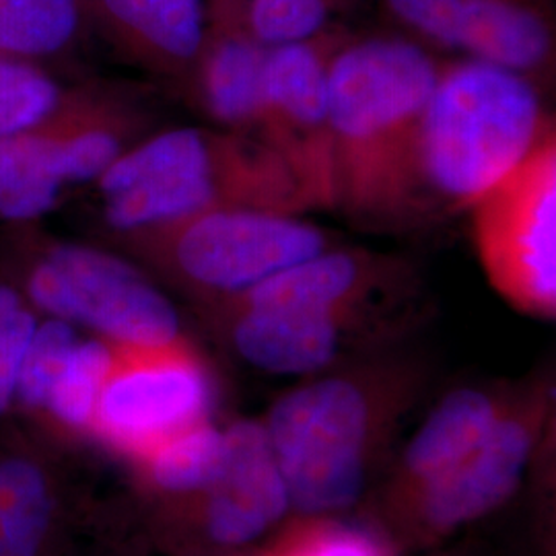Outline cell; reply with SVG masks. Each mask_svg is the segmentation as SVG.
I'll list each match as a JSON object with an SVG mask.
<instances>
[{
	"instance_id": "cell-1",
	"label": "cell",
	"mask_w": 556,
	"mask_h": 556,
	"mask_svg": "<svg viewBox=\"0 0 556 556\" xmlns=\"http://www.w3.org/2000/svg\"><path fill=\"white\" fill-rule=\"evenodd\" d=\"M431 383L417 353L390 346L309 376L262 418L295 517H340L388 468L400 425Z\"/></svg>"
},
{
	"instance_id": "cell-2",
	"label": "cell",
	"mask_w": 556,
	"mask_h": 556,
	"mask_svg": "<svg viewBox=\"0 0 556 556\" xmlns=\"http://www.w3.org/2000/svg\"><path fill=\"white\" fill-rule=\"evenodd\" d=\"M439 71L420 41L371 36L338 46L328 75L332 211L378 227L417 220L418 128Z\"/></svg>"
},
{
	"instance_id": "cell-3",
	"label": "cell",
	"mask_w": 556,
	"mask_h": 556,
	"mask_svg": "<svg viewBox=\"0 0 556 556\" xmlns=\"http://www.w3.org/2000/svg\"><path fill=\"white\" fill-rule=\"evenodd\" d=\"M93 186L116 236L223 208L314 211L278 153L219 128H169L139 139Z\"/></svg>"
},
{
	"instance_id": "cell-4",
	"label": "cell",
	"mask_w": 556,
	"mask_h": 556,
	"mask_svg": "<svg viewBox=\"0 0 556 556\" xmlns=\"http://www.w3.org/2000/svg\"><path fill=\"white\" fill-rule=\"evenodd\" d=\"M555 122L534 80L480 60L441 62L415 151V215L468 211Z\"/></svg>"
},
{
	"instance_id": "cell-5",
	"label": "cell",
	"mask_w": 556,
	"mask_h": 556,
	"mask_svg": "<svg viewBox=\"0 0 556 556\" xmlns=\"http://www.w3.org/2000/svg\"><path fill=\"white\" fill-rule=\"evenodd\" d=\"M144 270L155 273L199 309L337 245L299 215L223 208L118 236Z\"/></svg>"
},
{
	"instance_id": "cell-6",
	"label": "cell",
	"mask_w": 556,
	"mask_h": 556,
	"mask_svg": "<svg viewBox=\"0 0 556 556\" xmlns=\"http://www.w3.org/2000/svg\"><path fill=\"white\" fill-rule=\"evenodd\" d=\"M144 128L139 105L101 85L62 89L36 122L0 139V220L29 225L93 184Z\"/></svg>"
},
{
	"instance_id": "cell-7",
	"label": "cell",
	"mask_w": 556,
	"mask_h": 556,
	"mask_svg": "<svg viewBox=\"0 0 556 556\" xmlns=\"http://www.w3.org/2000/svg\"><path fill=\"white\" fill-rule=\"evenodd\" d=\"M15 239V287L34 312L85 326L116 344L153 346L184 338L174 303L139 264L31 231Z\"/></svg>"
},
{
	"instance_id": "cell-8",
	"label": "cell",
	"mask_w": 556,
	"mask_h": 556,
	"mask_svg": "<svg viewBox=\"0 0 556 556\" xmlns=\"http://www.w3.org/2000/svg\"><path fill=\"white\" fill-rule=\"evenodd\" d=\"M555 427V378L516 381L505 410L477 447L383 532L394 548L433 546L514 497Z\"/></svg>"
},
{
	"instance_id": "cell-9",
	"label": "cell",
	"mask_w": 556,
	"mask_h": 556,
	"mask_svg": "<svg viewBox=\"0 0 556 556\" xmlns=\"http://www.w3.org/2000/svg\"><path fill=\"white\" fill-rule=\"evenodd\" d=\"M468 213L478 262L491 287L517 312L555 319V130Z\"/></svg>"
},
{
	"instance_id": "cell-10",
	"label": "cell",
	"mask_w": 556,
	"mask_h": 556,
	"mask_svg": "<svg viewBox=\"0 0 556 556\" xmlns=\"http://www.w3.org/2000/svg\"><path fill=\"white\" fill-rule=\"evenodd\" d=\"M91 431L124 456L140 457L208 420L215 379L199 351L179 338L167 344H116Z\"/></svg>"
},
{
	"instance_id": "cell-11",
	"label": "cell",
	"mask_w": 556,
	"mask_h": 556,
	"mask_svg": "<svg viewBox=\"0 0 556 556\" xmlns=\"http://www.w3.org/2000/svg\"><path fill=\"white\" fill-rule=\"evenodd\" d=\"M202 316L250 367L301 378L378 351L386 337L397 330L390 312L215 307Z\"/></svg>"
},
{
	"instance_id": "cell-12",
	"label": "cell",
	"mask_w": 556,
	"mask_h": 556,
	"mask_svg": "<svg viewBox=\"0 0 556 556\" xmlns=\"http://www.w3.org/2000/svg\"><path fill=\"white\" fill-rule=\"evenodd\" d=\"M342 38L319 31L268 46L264 71V144L289 165L312 208L334 206L328 75Z\"/></svg>"
},
{
	"instance_id": "cell-13",
	"label": "cell",
	"mask_w": 556,
	"mask_h": 556,
	"mask_svg": "<svg viewBox=\"0 0 556 556\" xmlns=\"http://www.w3.org/2000/svg\"><path fill=\"white\" fill-rule=\"evenodd\" d=\"M229 459L215 484L178 501L192 540L213 556H236L291 516V501L262 420L227 425Z\"/></svg>"
},
{
	"instance_id": "cell-14",
	"label": "cell",
	"mask_w": 556,
	"mask_h": 556,
	"mask_svg": "<svg viewBox=\"0 0 556 556\" xmlns=\"http://www.w3.org/2000/svg\"><path fill=\"white\" fill-rule=\"evenodd\" d=\"M410 289L415 273L404 260L332 245L200 312L215 307L392 312Z\"/></svg>"
},
{
	"instance_id": "cell-15",
	"label": "cell",
	"mask_w": 556,
	"mask_h": 556,
	"mask_svg": "<svg viewBox=\"0 0 556 556\" xmlns=\"http://www.w3.org/2000/svg\"><path fill=\"white\" fill-rule=\"evenodd\" d=\"M516 383L462 386L439 400L400 456L388 464L371 511L381 534L439 478L454 470L505 410Z\"/></svg>"
},
{
	"instance_id": "cell-16",
	"label": "cell",
	"mask_w": 556,
	"mask_h": 556,
	"mask_svg": "<svg viewBox=\"0 0 556 556\" xmlns=\"http://www.w3.org/2000/svg\"><path fill=\"white\" fill-rule=\"evenodd\" d=\"M268 46L245 13L208 15V29L188 87L219 130L264 142V71Z\"/></svg>"
},
{
	"instance_id": "cell-17",
	"label": "cell",
	"mask_w": 556,
	"mask_h": 556,
	"mask_svg": "<svg viewBox=\"0 0 556 556\" xmlns=\"http://www.w3.org/2000/svg\"><path fill=\"white\" fill-rule=\"evenodd\" d=\"M83 9L119 56L188 83L208 29L204 0H83Z\"/></svg>"
},
{
	"instance_id": "cell-18",
	"label": "cell",
	"mask_w": 556,
	"mask_h": 556,
	"mask_svg": "<svg viewBox=\"0 0 556 556\" xmlns=\"http://www.w3.org/2000/svg\"><path fill=\"white\" fill-rule=\"evenodd\" d=\"M555 21L548 0H459L456 50L534 80L555 71Z\"/></svg>"
},
{
	"instance_id": "cell-19",
	"label": "cell",
	"mask_w": 556,
	"mask_h": 556,
	"mask_svg": "<svg viewBox=\"0 0 556 556\" xmlns=\"http://www.w3.org/2000/svg\"><path fill=\"white\" fill-rule=\"evenodd\" d=\"M85 25L83 0H0V59L48 68L75 52Z\"/></svg>"
},
{
	"instance_id": "cell-20",
	"label": "cell",
	"mask_w": 556,
	"mask_h": 556,
	"mask_svg": "<svg viewBox=\"0 0 556 556\" xmlns=\"http://www.w3.org/2000/svg\"><path fill=\"white\" fill-rule=\"evenodd\" d=\"M227 459V427H219L208 418L163 441L153 452L140 457L139 466L153 491L184 501L215 484L225 472Z\"/></svg>"
},
{
	"instance_id": "cell-21",
	"label": "cell",
	"mask_w": 556,
	"mask_h": 556,
	"mask_svg": "<svg viewBox=\"0 0 556 556\" xmlns=\"http://www.w3.org/2000/svg\"><path fill=\"white\" fill-rule=\"evenodd\" d=\"M52 491L40 468L21 457L0 462V556H36L52 523Z\"/></svg>"
},
{
	"instance_id": "cell-22",
	"label": "cell",
	"mask_w": 556,
	"mask_h": 556,
	"mask_svg": "<svg viewBox=\"0 0 556 556\" xmlns=\"http://www.w3.org/2000/svg\"><path fill=\"white\" fill-rule=\"evenodd\" d=\"M112 342L77 340L60 367L46 400V413L75 431H91L101 390L112 365Z\"/></svg>"
},
{
	"instance_id": "cell-23",
	"label": "cell",
	"mask_w": 556,
	"mask_h": 556,
	"mask_svg": "<svg viewBox=\"0 0 556 556\" xmlns=\"http://www.w3.org/2000/svg\"><path fill=\"white\" fill-rule=\"evenodd\" d=\"M268 556H394V544L378 530L340 517H295L264 546Z\"/></svg>"
},
{
	"instance_id": "cell-24",
	"label": "cell",
	"mask_w": 556,
	"mask_h": 556,
	"mask_svg": "<svg viewBox=\"0 0 556 556\" xmlns=\"http://www.w3.org/2000/svg\"><path fill=\"white\" fill-rule=\"evenodd\" d=\"M62 89L46 66L0 59V139L43 116Z\"/></svg>"
},
{
	"instance_id": "cell-25",
	"label": "cell",
	"mask_w": 556,
	"mask_h": 556,
	"mask_svg": "<svg viewBox=\"0 0 556 556\" xmlns=\"http://www.w3.org/2000/svg\"><path fill=\"white\" fill-rule=\"evenodd\" d=\"M77 340V330L68 321L54 318L38 321L21 363L15 400L31 410H43L54 378Z\"/></svg>"
},
{
	"instance_id": "cell-26",
	"label": "cell",
	"mask_w": 556,
	"mask_h": 556,
	"mask_svg": "<svg viewBox=\"0 0 556 556\" xmlns=\"http://www.w3.org/2000/svg\"><path fill=\"white\" fill-rule=\"evenodd\" d=\"M340 0H248V25L264 46L307 40L324 31Z\"/></svg>"
},
{
	"instance_id": "cell-27",
	"label": "cell",
	"mask_w": 556,
	"mask_h": 556,
	"mask_svg": "<svg viewBox=\"0 0 556 556\" xmlns=\"http://www.w3.org/2000/svg\"><path fill=\"white\" fill-rule=\"evenodd\" d=\"M383 9L418 40L456 50L459 0H379Z\"/></svg>"
},
{
	"instance_id": "cell-28",
	"label": "cell",
	"mask_w": 556,
	"mask_h": 556,
	"mask_svg": "<svg viewBox=\"0 0 556 556\" xmlns=\"http://www.w3.org/2000/svg\"><path fill=\"white\" fill-rule=\"evenodd\" d=\"M38 321L40 319L34 307L25 305L13 318L0 326V415L7 413V408L17 396L21 363Z\"/></svg>"
},
{
	"instance_id": "cell-29",
	"label": "cell",
	"mask_w": 556,
	"mask_h": 556,
	"mask_svg": "<svg viewBox=\"0 0 556 556\" xmlns=\"http://www.w3.org/2000/svg\"><path fill=\"white\" fill-rule=\"evenodd\" d=\"M25 305H29L21 295L20 289L11 282L0 280V326L13 318Z\"/></svg>"
},
{
	"instance_id": "cell-30",
	"label": "cell",
	"mask_w": 556,
	"mask_h": 556,
	"mask_svg": "<svg viewBox=\"0 0 556 556\" xmlns=\"http://www.w3.org/2000/svg\"><path fill=\"white\" fill-rule=\"evenodd\" d=\"M219 13H248V0H211L208 15Z\"/></svg>"
},
{
	"instance_id": "cell-31",
	"label": "cell",
	"mask_w": 556,
	"mask_h": 556,
	"mask_svg": "<svg viewBox=\"0 0 556 556\" xmlns=\"http://www.w3.org/2000/svg\"><path fill=\"white\" fill-rule=\"evenodd\" d=\"M236 556H268L264 553V548H258V551H245V553H241V555Z\"/></svg>"
}]
</instances>
